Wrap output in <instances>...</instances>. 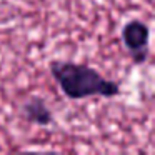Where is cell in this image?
I'll use <instances>...</instances> for the list:
<instances>
[{
  "label": "cell",
  "mask_w": 155,
  "mask_h": 155,
  "mask_svg": "<svg viewBox=\"0 0 155 155\" xmlns=\"http://www.w3.org/2000/svg\"><path fill=\"white\" fill-rule=\"evenodd\" d=\"M54 82L68 100L85 98H115L122 94V84L107 78L102 72L87 64L72 60H52L48 64Z\"/></svg>",
  "instance_id": "6da1fadb"
},
{
  "label": "cell",
  "mask_w": 155,
  "mask_h": 155,
  "mask_svg": "<svg viewBox=\"0 0 155 155\" xmlns=\"http://www.w3.org/2000/svg\"><path fill=\"white\" fill-rule=\"evenodd\" d=\"M120 38L134 65H143L150 57V25L142 18H130L120 28Z\"/></svg>",
  "instance_id": "7a4b0ae2"
},
{
  "label": "cell",
  "mask_w": 155,
  "mask_h": 155,
  "mask_svg": "<svg viewBox=\"0 0 155 155\" xmlns=\"http://www.w3.org/2000/svg\"><path fill=\"white\" fill-rule=\"evenodd\" d=\"M20 118L28 125H35V127H50L55 124L54 110L40 95H32L22 102Z\"/></svg>",
  "instance_id": "3957f363"
}]
</instances>
